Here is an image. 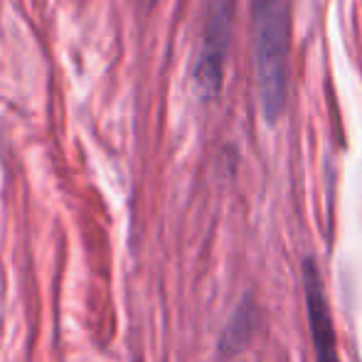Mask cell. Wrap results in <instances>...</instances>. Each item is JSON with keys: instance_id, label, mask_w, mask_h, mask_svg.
<instances>
[{"instance_id": "3957f363", "label": "cell", "mask_w": 362, "mask_h": 362, "mask_svg": "<svg viewBox=\"0 0 362 362\" xmlns=\"http://www.w3.org/2000/svg\"><path fill=\"white\" fill-rule=\"evenodd\" d=\"M300 276H303L305 313H308L315 362H340L338 360V338H335L333 315H330V305H328V298H325L323 276H320L313 259H305L303 262Z\"/></svg>"}, {"instance_id": "5b68a950", "label": "cell", "mask_w": 362, "mask_h": 362, "mask_svg": "<svg viewBox=\"0 0 362 362\" xmlns=\"http://www.w3.org/2000/svg\"><path fill=\"white\" fill-rule=\"evenodd\" d=\"M151 3H153V0H151Z\"/></svg>"}, {"instance_id": "6da1fadb", "label": "cell", "mask_w": 362, "mask_h": 362, "mask_svg": "<svg viewBox=\"0 0 362 362\" xmlns=\"http://www.w3.org/2000/svg\"><path fill=\"white\" fill-rule=\"evenodd\" d=\"M254 64L259 106L269 124L281 116L288 96L291 15L288 0H252Z\"/></svg>"}, {"instance_id": "277c9868", "label": "cell", "mask_w": 362, "mask_h": 362, "mask_svg": "<svg viewBox=\"0 0 362 362\" xmlns=\"http://www.w3.org/2000/svg\"><path fill=\"white\" fill-rule=\"evenodd\" d=\"M259 328V310L252 300L239 303V308L234 310V315L229 318V323L224 325L222 335H219V355L232 358L239 350L247 348V343L254 338Z\"/></svg>"}, {"instance_id": "7a4b0ae2", "label": "cell", "mask_w": 362, "mask_h": 362, "mask_svg": "<svg viewBox=\"0 0 362 362\" xmlns=\"http://www.w3.org/2000/svg\"><path fill=\"white\" fill-rule=\"evenodd\" d=\"M229 40H232V13H229L227 0H219L207 18L200 54L195 62V86L205 99H215L222 91Z\"/></svg>"}]
</instances>
